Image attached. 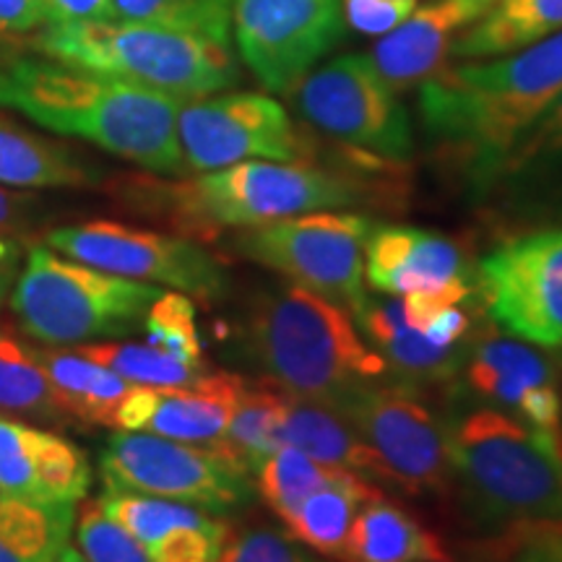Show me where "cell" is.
I'll use <instances>...</instances> for the list:
<instances>
[{
    "label": "cell",
    "instance_id": "ee69618b",
    "mask_svg": "<svg viewBox=\"0 0 562 562\" xmlns=\"http://www.w3.org/2000/svg\"><path fill=\"white\" fill-rule=\"evenodd\" d=\"M19 261H21V245L16 237H9L0 229V305L11 294L13 281L19 279Z\"/></svg>",
    "mask_w": 562,
    "mask_h": 562
},
{
    "label": "cell",
    "instance_id": "6da1fadb",
    "mask_svg": "<svg viewBox=\"0 0 562 562\" xmlns=\"http://www.w3.org/2000/svg\"><path fill=\"white\" fill-rule=\"evenodd\" d=\"M562 94V32L487 60H453L419 83L430 159L476 203L513 146Z\"/></svg>",
    "mask_w": 562,
    "mask_h": 562
},
{
    "label": "cell",
    "instance_id": "7bdbcfd3",
    "mask_svg": "<svg viewBox=\"0 0 562 562\" xmlns=\"http://www.w3.org/2000/svg\"><path fill=\"white\" fill-rule=\"evenodd\" d=\"M42 24L37 0H0V32L21 34Z\"/></svg>",
    "mask_w": 562,
    "mask_h": 562
},
{
    "label": "cell",
    "instance_id": "ac0fdd59",
    "mask_svg": "<svg viewBox=\"0 0 562 562\" xmlns=\"http://www.w3.org/2000/svg\"><path fill=\"white\" fill-rule=\"evenodd\" d=\"M243 381L232 372H206L191 385H133L117 409L115 427L193 446H216L227 432Z\"/></svg>",
    "mask_w": 562,
    "mask_h": 562
},
{
    "label": "cell",
    "instance_id": "f546056e",
    "mask_svg": "<svg viewBox=\"0 0 562 562\" xmlns=\"http://www.w3.org/2000/svg\"><path fill=\"white\" fill-rule=\"evenodd\" d=\"M232 3L235 0H115V21L193 34L229 47Z\"/></svg>",
    "mask_w": 562,
    "mask_h": 562
},
{
    "label": "cell",
    "instance_id": "ab89813d",
    "mask_svg": "<svg viewBox=\"0 0 562 562\" xmlns=\"http://www.w3.org/2000/svg\"><path fill=\"white\" fill-rule=\"evenodd\" d=\"M414 9L417 3H406V0H344V21L355 32L383 37L396 30Z\"/></svg>",
    "mask_w": 562,
    "mask_h": 562
},
{
    "label": "cell",
    "instance_id": "44dd1931",
    "mask_svg": "<svg viewBox=\"0 0 562 562\" xmlns=\"http://www.w3.org/2000/svg\"><path fill=\"white\" fill-rule=\"evenodd\" d=\"M364 279L375 292L409 294L474 279V273L453 237L409 224H375L364 243Z\"/></svg>",
    "mask_w": 562,
    "mask_h": 562
},
{
    "label": "cell",
    "instance_id": "d590c367",
    "mask_svg": "<svg viewBox=\"0 0 562 562\" xmlns=\"http://www.w3.org/2000/svg\"><path fill=\"white\" fill-rule=\"evenodd\" d=\"M76 542L87 562H154L146 547L104 516L97 501L83 505L76 518Z\"/></svg>",
    "mask_w": 562,
    "mask_h": 562
},
{
    "label": "cell",
    "instance_id": "484cf974",
    "mask_svg": "<svg viewBox=\"0 0 562 562\" xmlns=\"http://www.w3.org/2000/svg\"><path fill=\"white\" fill-rule=\"evenodd\" d=\"M37 360L50 381L63 417L79 419L83 425L115 427L117 409L133 383L79 351H37Z\"/></svg>",
    "mask_w": 562,
    "mask_h": 562
},
{
    "label": "cell",
    "instance_id": "9c48e42d",
    "mask_svg": "<svg viewBox=\"0 0 562 562\" xmlns=\"http://www.w3.org/2000/svg\"><path fill=\"white\" fill-rule=\"evenodd\" d=\"M372 227L360 211H311L232 232V250L351 313L368 294L364 243Z\"/></svg>",
    "mask_w": 562,
    "mask_h": 562
},
{
    "label": "cell",
    "instance_id": "74e56055",
    "mask_svg": "<svg viewBox=\"0 0 562 562\" xmlns=\"http://www.w3.org/2000/svg\"><path fill=\"white\" fill-rule=\"evenodd\" d=\"M229 524L220 521L214 526H182L161 537L149 547L154 562H216L224 542H227Z\"/></svg>",
    "mask_w": 562,
    "mask_h": 562
},
{
    "label": "cell",
    "instance_id": "7c38bea8",
    "mask_svg": "<svg viewBox=\"0 0 562 562\" xmlns=\"http://www.w3.org/2000/svg\"><path fill=\"white\" fill-rule=\"evenodd\" d=\"M47 245L70 261L144 284L172 286L203 302H220L229 292L224 263L191 237L100 220L50 229Z\"/></svg>",
    "mask_w": 562,
    "mask_h": 562
},
{
    "label": "cell",
    "instance_id": "7a4b0ae2",
    "mask_svg": "<svg viewBox=\"0 0 562 562\" xmlns=\"http://www.w3.org/2000/svg\"><path fill=\"white\" fill-rule=\"evenodd\" d=\"M389 167L351 157L347 167L315 161H240L195 178H125L121 199L140 214L170 224L191 240H214L237 232L311 211L389 206L402 199V182L385 180Z\"/></svg>",
    "mask_w": 562,
    "mask_h": 562
},
{
    "label": "cell",
    "instance_id": "681fc988",
    "mask_svg": "<svg viewBox=\"0 0 562 562\" xmlns=\"http://www.w3.org/2000/svg\"><path fill=\"white\" fill-rule=\"evenodd\" d=\"M406 3H417V0H406Z\"/></svg>",
    "mask_w": 562,
    "mask_h": 562
},
{
    "label": "cell",
    "instance_id": "f6af8a7d",
    "mask_svg": "<svg viewBox=\"0 0 562 562\" xmlns=\"http://www.w3.org/2000/svg\"><path fill=\"white\" fill-rule=\"evenodd\" d=\"M32 206L34 201L30 195H19L0 186V229L19 227L21 222H26V216L32 214Z\"/></svg>",
    "mask_w": 562,
    "mask_h": 562
},
{
    "label": "cell",
    "instance_id": "9a60e30c",
    "mask_svg": "<svg viewBox=\"0 0 562 562\" xmlns=\"http://www.w3.org/2000/svg\"><path fill=\"white\" fill-rule=\"evenodd\" d=\"M344 0H235L232 37L271 94H290L344 37Z\"/></svg>",
    "mask_w": 562,
    "mask_h": 562
},
{
    "label": "cell",
    "instance_id": "1f68e13d",
    "mask_svg": "<svg viewBox=\"0 0 562 562\" xmlns=\"http://www.w3.org/2000/svg\"><path fill=\"white\" fill-rule=\"evenodd\" d=\"M341 472H347V469L318 463L294 446H279L256 469L252 480H256V495L269 505V510L284 526L311 492L334 482Z\"/></svg>",
    "mask_w": 562,
    "mask_h": 562
},
{
    "label": "cell",
    "instance_id": "2e32d148",
    "mask_svg": "<svg viewBox=\"0 0 562 562\" xmlns=\"http://www.w3.org/2000/svg\"><path fill=\"white\" fill-rule=\"evenodd\" d=\"M474 206L503 237L562 227V94L513 146Z\"/></svg>",
    "mask_w": 562,
    "mask_h": 562
},
{
    "label": "cell",
    "instance_id": "8fae6325",
    "mask_svg": "<svg viewBox=\"0 0 562 562\" xmlns=\"http://www.w3.org/2000/svg\"><path fill=\"white\" fill-rule=\"evenodd\" d=\"M178 140L188 172H211L240 161H315L318 144L279 100L261 91H220L186 102Z\"/></svg>",
    "mask_w": 562,
    "mask_h": 562
},
{
    "label": "cell",
    "instance_id": "603a6c76",
    "mask_svg": "<svg viewBox=\"0 0 562 562\" xmlns=\"http://www.w3.org/2000/svg\"><path fill=\"white\" fill-rule=\"evenodd\" d=\"M341 562H456V558L438 531L378 490L357 510Z\"/></svg>",
    "mask_w": 562,
    "mask_h": 562
},
{
    "label": "cell",
    "instance_id": "b9f144b4",
    "mask_svg": "<svg viewBox=\"0 0 562 562\" xmlns=\"http://www.w3.org/2000/svg\"><path fill=\"white\" fill-rule=\"evenodd\" d=\"M469 331H472V318H469V313H463L459 305L435 315V318L422 328V334L430 341L440 344V347H459V344L472 339Z\"/></svg>",
    "mask_w": 562,
    "mask_h": 562
},
{
    "label": "cell",
    "instance_id": "d6a6232c",
    "mask_svg": "<svg viewBox=\"0 0 562 562\" xmlns=\"http://www.w3.org/2000/svg\"><path fill=\"white\" fill-rule=\"evenodd\" d=\"M76 351L133 385H191L211 372L206 362H182L167 351L154 349L151 344H79Z\"/></svg>",
    "mask_w": 562,
    "mask_h": 562
},
{
    "label": "cell",
    "instance_id": "4dcf8cb0",
    "mask_svg": "<svg viewBox=\"0 0 562 562\" xmlns=\"http://www.w3.org/2000/svg\"><path fill=\"white\" fill-rule=\"evenodd\" d=\"M104 516H110L117 526H123L136 542L149 550L161 537L182 526H214L222 518L195 508V505L167 501V497L140 495V492L104 490L100 501Z\"/></svg>",
    "mask_w": 562,
    "mask_h": 562
},
{
    "label": "cell",
    "instance_id": "7dc6e473",
    "mask_svg": "<svg viewBox=\"0 0 562 562\" xmlns=\"http://www.w3.org/2000/svg\"><path fill=\"white\" fill-rule=\"evenodd\" d=\"M58 562H87V560L81 558V552H79V550H74V547H66V550L60 552Z\"/></svg>",
    "mask_w": 562,
    "mask_h": 562
},
{
    "label": "cell",
    "instance_id": "e0dca14e",
    "mask_svg": "<svg viewBox=\"0 0 562 562\" xmlns=\"http://www.w3.org/2000/svg\"><path fill=\"white\" fill-rule=\"evenodd\" d=\"M461 383L495 409L562 440L560 375L542 347L490 328L467 344Z\"/></svg>",
    "mask_w": 562,
    "mask_h": 562
},
{
    "label": "cell",
    "instance_id": "f35d334b",
    "mask_svg": "<svg viewBox=\"0 0 562 562\" xmlns=\"http://www.w3.org/2000/svg\"><path fill=\"white\" fill-rule=\"evenodd\" d=\"M474 297H476L474 279H461V281H451V284L430 286V290L404 294L402 307H404L406 321H409V326L422 331L435 315L448 311V307L461 305V302H472Z\"/></svg>",
    "mask_w": 562,
    "mask_h": 562
},
{
    "label": "cell",
    "instance_id": "d4e9b609",
    "mask_svg": "<svg viewBox=\"0 0 562 562\" xmlns=\"http://www.w3.org/2000/svg\"><path fill=\"white\" fill-rule=\"evenodd\" d=\"M97 180V167L74 149L42 138L0 115V186L87 188Z\"/></svg>",
    "mask_w": 562,
    "mask_h": 562
},
{
    "label": "cell",
    "instance_id": "7402d4cb",
    "mask_svg": "<svg viewBox=\"0 0 562 562\" xmlns=\"http://www.w3.org/2000/svg\"><path fill=\"white\" fill-rule=\"evenodd\" d=\"M480 16L482 11L463 0H432L383 34L368 55L383 81L402 94L451 63L456 40Z\"/></svg>",
    "mask_w": 562,
    "mask_h": 562
},
{
    "label": "cell",
    "instance_id": "cb8c5ba5",
    "mask_svg": "<svg viewBox=\"0 0 562 562\" xmlns=\"http://www.w3.org/2000/svg\"><path fill=\"white\" fill-rule=\"evenodd\" d=\"M281 446H294L311 459L326 467L347 469L370 484L391 487L381 459L370 451L360 432L349 425L347 417L331 406L307 402L286 393V412L281 422Z\"/></svg>",
    "mask_w": 562,
    "mask_h": 562
},
{
    "label": "cell",
    "instance_id": "bcb514c9",
    "mask_svg": "<svg viewBox=\"0 0 562 562\" xmlns=\"http://www.w3.org/2000/svg\"><path fill=\"white\" fill-rule=\"evenodd\" d=\"M0 562H50V560L34 558V554L19 550V547L0 542Z\"/></svg>",
    "mask_w": 562,
    "mask_h": 562
},
{
    "label": "cell",
    "instance_id": "5b68a950",
    "mask_svg": "<svg viewBox=\"0 0 562 562\" xmlns=\"http://www.w3.org/2000/svg\"><path fill=\"white\" fill-rule=\"evenodd\" d=\"M243 360L290 396L336 409L364 385L391 381L347 307L305 286H271L250 300L237 326Z\"/></svg>",
    "mask_w": 562,
    "mask_h": 562
},
{
    "label": "cell",
    "instance_id": "c3c4849f",
    "mask_svg": "<svg viewBox=\"0 0 562 562\" xmlns=\"http://www.w3.org/2000/svg\"><path fill=\"white\" fill-rule=\"evenodd\" d=\"M463 3L474 5V9H480V11L484 13V11H490V9H492V5H495V3H497V0H463Z\"/></svg>",
    "mask_w": 562,
    "mask_h": 562
},
{
    "label": "cell",
    "instance_id": "ba28073f",
    "mask_svg": "<svg viewBox=\"0 0 562 562\" xmlns=\"http://www.w3.org/2000/svg\"><path fill=\"white\" fill-rule=\"evenodd\" d=\"M321 136L355 157L389 167H406L414 157V125L398 94L372 66L370 55H336L286 94Z\"/></svg>",
    "mask_w": 562,
    "mask_h": 562
},
{
    "label": "cell",
    "instance_id": "d6986e66",
    "mask_svg": "<svg viewBox=\"0 0 562 562\" xmlns=\"http://www.w3.org/2000/svg\"><path fill=\"white\" fill-rule=\"evenodd\" d=\"M89 484L91 467L79 446L0 414V495L76 505Z\"/></svg>",
    "mask_w": 562,
    "mask_h": 562
},
{
    "label": "cell",
    "instance_id": "8992f818",
    "mask_svg": "<svg viewBox=\"0 0 562 562\" xmlns=\"http://www.w3.org/2000/svg\"><path fill=\"white\" fill-rule=\"evenodd\" d=\"M34 47L45 58L161 91L180 102L220 94L240 81L232 47L133 21L45 24Z\"/></svg>",
    "mask_w": 562,
    "mask_h": 562
},
{
    "label": "cell",
    "instance_id": "30bf717a",
    "mask_svg": "<svg viewBox=\"0 0 562 562\" xmlns=\"http://www.w3.org/2000/svg\"><path fill=\"white\" fill-rule=\"evenodd\" d=\"M108 490L140 492L195 505L211 516L243 513L256 497V480L220 446H193L149 432L112 435L100 453Z\"/></svg>",
    "mask_w": 562,
    "mask_h": 562
},
{
    "label": "cell",
    "instance_id": "3957f363",
    "mask_svg": "<svg viewBox=\"0 0 562 562\" xmlns=\"http://www.w3.org/2000/svg\"><path fill=\"white\" fill-rule=\"evenodd\" d=\"M446 501L476 539L562 537V440L495 406H456L446 419Z\"/></svg>",
    "mask_w": 562,
    "mask_h": 562
},
{
    "label": "cell",
    "instance_id": "e575fe53",
    "mask_svg": "<svg viewBox=\"0 0 562 562\" xmlns=\"http://www.w3.org/2000/svg\"><path fill=\"white\" fill-rule=\"evenodd\" d=\"M146 344L182 362L203 360V341L195 323V305L182 292H161L144 318Z\"/></svg>",
    "mask_w": 562,
    "mask_h": 562
},
{
    "label": "cell",
    "instance_id": "ffe728a7",
    "mask_svg": "<svg viewBox=\"0 0 562 562\" xmlns=\"http://www.w3.org/2000/svg\"><path fill=\"white\" fill-rule=\"evenodd\" d=\"M357 328L389 368L391 381L406 389L425 393H459L463 360H467V344L459 347H440L427 339L425 334L409 326L402 300L375 297L364 294L360 305L351 311Z\"/></svg>",
    "mask_w": 562,
    "mask_h": 562
},
{
    "label": "cell",
    "instance_id": "277c9868",
    "mask_svg": "<svg viewBox=\"0 0 562 562\" xmlns=\"http://www.w3.org/2000/svg\"><path fill=\"white\" fill-rule=\"evenodd\" d=\"M161 91L53 58L0 55V108L42 128L76 136L157 175H186L178 112Z\"/></svg>",
    "mask_w": 562,
    "mask_h": 562
},
{
    "label": "cell",
    "instance_id": "f1b7e54d",
    "mask_svg": "<svg viewBox=\"0 0 562 562\" xmlns=\"http://www.w3.org/2000/svg\"><path fill=\"white\" fill-rule=\"evenodd\" d=\"M286 412V393L269 381H243L240 398L216 446L256 474V469L281 446V422Z\"/></svg>",
    "mask_w": 562,
    "mask_h": 562
},
{
    "label": "cell",
    "instance_id": "4fadbf2b",
    "mask_svg": "<svg viewBox=\"0 0 562 562\" xmlns=\"http://www.w3.org/2000/svg\"><path fill=\"white\" fill-rule=\"evenodd\" d=\"M474 290L492 326L562 349V227L503 237L476 266Z\"/></svg>",
    "mask_w": 562,
    "mask_h": 562
},
{
    "label": "cell",
    "instance_id": "52a82bcc",
    "mask_svg": "<svg viewBox=\"0 0 562 562\" xmlns=\"http://www.w3.org/2000/svg\"><path fill=\"white\" fill-rule=\"evenodd\" d=\"M161 292L157 284L115 277L32 245L11 307L32 339L66 347L140 331Z\"/></svg>",
    "mask_w": 562,
    "mask_h": 562
},
{
    "label": "cell",
    "instance_id": "60d3db41",
    "mask_svg": "<svg viewBox=\"0 0 562 562\" xmlns=\"http://www.w3.org/2000/svg\"><path fill=\"white\" fill-rule=\"evenodd\" d=\"M45 24L115 21V0H37Z\"/></svg>",
    "mask_w": 562,
    "mask_h": 562
},
{
    "label": "cell",
    "instance_id": "4316f807",
    "mask_svg": "<svg viewBox=\"0 0 562 562\" xmlns=\"http://www.w3.org/2000/svg\"><path fill=\"white\" fill-rule=\"evenodd\" d=\"M562 32V0H497L456 40L451 60H487Z\"/></svg>",
    "mask_w": 562,
    "mask_h": 562
},
{
    "label": "cell",
    "instance_id": "836d02e7",
    "mask_svg": "<svg viewBox=\"0 0 562 562\" xmlns=\"http://www.w3.org/2000/svg\"><path fill=\"white\" fill-rule=\"evenodd\" d=\"M0 409L63 417L37 351L0 323Z\"/></svg>",
    "mask_w": 562,
    "mask_h": 562
},
{
    "label": "cell",
    "instance_id": "8d00e7d4",
    "mask_svg": "<svg viewBox=\"0 0 562 562\" xmlns=\"http://www.w3.org/2000/svg\"><path fill=\"white\" fill-rule=\"evenodd\" d=\"M216 562H334L321 558L271 524H248L227 533Z\"/></svg>",
    "mask_w": 562,
    "mask_h": 562
},
{
    "label": "cell",
    "instance_id": "83f0119b",
    "mask_svg": "<svg viewBox=\"0 0 562 562\" xmlns=\"http://www.w3.org/2000/svg\"><path fill=\"white\" fill-rule=\"evenodd\" d=\"M375 492V484L362 476L341 472L334 482L323 484L302 501L290 521L284 524V531L294 542L321 558L341 562L351 521H355L360 505Z\"/></svg>",
    "mask_w": 562,
    "mask_h": 562
},
{
    "label": "cell",
    "instance_id": "5bb4252c",
    "mask_svg": "<svg viewBox=\"0 0 562 562\" xmlns=\"http://www.w3.org/2000/svg\"><path fill=\"white\" fill-rule=\"evenodd\" d=\"M383 463L391 487L446 501L451 484L448 432L422 393L396 381L364 385L336 406Z\"/></svg>",
    "mask_w": 562,
    "mask_h": 562
}]
</instances>
